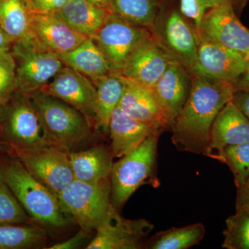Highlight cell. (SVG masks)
Segmentation results:
<instances>
[{
	"label": "cell",
	"mask_w": 249,
	"mask_h": 249,
	"mask_svg": "<svg viewBox=\"0 0 249 249\" xmlns=\"http://www.w3.org/2000/svg\"><path fill=\"white\" fill-rule=\"evenodd\" d=\"M0 169L5 184L28 215L50 227H63L69 224L57 196L36 179L20 160L15 158L0 161Z\"/></svg>",
	"instance_id": "obj_3"
},
{
	"label": "cell",
	"mask_w": 249,
	"mask_h": 249,
	"mask_svg": "<svg viewBox=\"0 0 249 249\" xmlns=\"http://www.w3.org/2000/svg\"><path fill=\"white\" fill-rule=\"evenodd\" d=\"M206 229L201 223L181 228H172L158 232L145 242L147 249H187L199 245L204 239Z\"/></svg>",
	"instance_id": "obj_26"
},
{
	"label": "cell",
	"mask_w": 249,
	"mask_h": 249,
	"mask_svg": "<svg viewBox=\"0 0 249 249\" xmlns=\"http://www.w3.org/2000/svg\"><path fill=\"white\" fill-rule=\"evenodd\" d=\"M154 226L145 219H127L114 209L96 229V235L88 249H137L143 248L145 237Z\"/></svg>",
	"instance_id": "obj_10"
},
{
	"label": "cell",
	"mask_w": 249,
	"mask_h": 249,
	"mask_svg": "<svg viewBox=\"0 0 249 249\" xmlns=\"http://www.w3.org/2000/svg\"><path fill=\"white\" fill-rule=\"evenodd\" d=\"M10 38L0 26V51H9Z\"/></svg>",
	"instance_id": "obj_39"
},
{
	"label": "cell",
	"mask_w": 249,
	"mask_h": 249,
	"mask_svg": "<svg viewBox=\"0 0 249 249\" xmlns=\"http://www.w3.org/2000/svg\"><path fill=\"white\" fill-rule=\"evenodd\" d=\"M47 241L42 228L29 224L0 225V249H32Z\"/></svg>",
	"instance_id": "obj_28"
},
{
	"label": "cell",
	"mask_w": 249,
	"mask_h": 249,
	"mask_svg": "<svg viewBox=\"0 0 249 249\" xmlns=\"http://www.w3.org/2000/svg\"><path fill=\"white\" fill-rule=\"evenodd\" d=\"M45 92L95 120L96 88L86 76L71 67H63L47 85Z\"/></svg>",
	"instance_id": "obj_14"
},
{
	"label": "cell",
	"mask_w": 249,
	"mask_h": 249,
	"mask_svg": "<svg viewBox=\"0 0 249 249\" xmlns=\"http://www.w3.org/2000/svg\"><path fill=\"white\" fill-rule=\"evenodd\" d=\"M149 37L150 34L143 27L134 25L110 11L92 38L104 53L112 73H120L129 57Z\"/></svg>",
	"instance_id": "obj_8"
},
{
	"label": "cell",
	"mask_w": 249,
	"mask_h": 249,
	"mask_svg": "<svg viewBox=\"0 0 249 249\" xmlns=\"http://www.w3.org/2000/svg\"><path fill=\"white\" fill-rule=\"evenodd\" d=\"M192 75L172 59L163 74L152 88L170 127L189 97Z\"/></svg>",
	"instance_id": "obj_16"
},
{
	"label": "cell",
	"mask_w": 249,
	"mask_h": 249,
	"mask_svg": "<svg viewBox=\"0 0 249 249\" xmlns=\"http://www.w3.org/2000/svg\"><path fill=\"white\" fill-rule=\"evenodd\" d=\"M4 184V179H3L2 174H1V169H0V187Z\"/></svg>",
	"instance_id": "obj_41"
},
{
	"label": "cell",
	"mask_w": 249,
	"mask_h": 249,
	"mask_svg": "<svg viewBox=\"0 0 249 249\" xmlns=\"http://www.w3.org/2000/svg\"><path fill=\"white\" fill-rule=\"evenodd\" d=\"M34 13L29 0H0V26L10 40L16 42L32 37Z\"/></svg>",
	"instance_id": "obj_25"
},
{
	"label": "cell",
	"mask_w": 249,
	"mask_h": 249,
	"mask_svg": "<svg viewBox=\"0 0 249 249\" xmlns=\"http://www.w3.org/2000/svg\"><path fill=\"white\" fill-rule=\"evenodd\" d=\"M12 53L16 62L18 89L27 95L43 89L64 67L58 54L33 36L16 41Z\"/></svg>",
	"instance_id": "obj_7"
},
{
	"label": "cell",
	"mask_w": 249,
	"mask_h": 249,
	"mask_svg": "<svg viewBox=\"0 0 249 249\" xmlns=\"http://www.w3.org/2000/svg\"><path fill=\"white\" fill-rule=\"evenodd\" d=\"M192 75L189 97L170 128L178 151L209 157L210 132L216 116L232 101V83Z\"/></svg>",
	"instance_id": "obj_1"
},
{
	"label": "cell",
	"mask_w": 249,
	"mask_h": 249,
	"mask_svg": "<svg viewBox=\"0 0 249 249\" xmlns=\"http://www.w3.org/2000/svg\"><path fill=\"white\" fill-rule=\"evenodd\" d=\"M17 89L14 55L10 51H0V106L9 101Z\"/></svg>",
	"instance_id": "obj_32"
},
{
	"label": "cell",
	"mask_w": 249,
	"mask_h": 249,
	"mask_svg": "<svg viewBox=\"0 0 249 249\" xmlns=\"http://www.w3.org/2000/svg\"><path fill=\"white\" fill-rule=\"evenodd\" d=\"M197 35V58L191 74L232 83L245 71L249 59L243 54Z\"/></svg>",
	"instance_id": "obj_9"
},
{
	"label": "cell",
	"mask_w": 249,
	"mask_h": 249,
	"mask_svg": "<svg viewBox=\"0 0 249 249\" xmlns=\"http://www.w3.org/2000/svg\"><path fill=\"white\" fill-rule=\"evenodd\" d=\"M234 92L245 91L249 92V60L245 71L232 83Z\"/></svg>",
	"instance_id": "obj_38"
},
{
	"label": "cell",
	"mask_w": 249,
	"mask_h": 249,
	"mask_svg": "<svg viewBox=\"0 0 249 249\" xmlns=\"http://www.w3.org/2000/svg\"><path fill=\"white\" fill-rule=\"evenodd\" d=\"M69 0H29L34 12L54 14L65 6Z\"/></svg>",
	"instance_id": "obj_34"
},
{
	"label": "cell",
	"mask_w": 249,
	"mask_h": 249,
	"mask_svg": "<svg viewBox=\"0 0 249 249\" xmlns=\"http://www.w3.org/2000/svg\"><path fill=\"white\" fill-rule=\"evenodd\" d=\"M89 232L85 231L83 230H80L79 232H77L76 235L68 240L60 242V243L55 244L52 247H49V249H77L83 244L86 240L87 237Z\"/></svg>",
	"instance_id": "obj_35"
},
{
	"label": "cell",
	"mask_w": 249,
	"mask_h": 249,
	"mask_svg": "<svg viewBox=\"0 0 249 249\" xmlns=\"http://www.w3.org/2000/svg\"><path fill=\"white\" fill-rule=\"evenodd\" d=\"M249 142V120L230 101L216 116L210 132L209 158L222 162L224 148Z\"/></svg>",
	"instance_id": "obj_17"
},
{
	"label": "cell",
	"mask_w": 249,
	"mask_h": 249,
	"mask_svg": "<svg viewBox=\"0 0 249 249\" xmlns=\"http://www.w3.org/2000/svg\"><path fill=\"white\" fill-rule=\"evenodd\" d=\"M30 96L54 146L70 151L89 137V119L74 107L44 91Z\"/></svg>",
	"instance_id": "obj_5"
},
{
	"label": "cell",
	"mask_w": 249,
	"mask_h": 249,
	"mask_svg": "<svg viewBox=\"0 0 249 249\" xmlns=\"http://www.w3.org/2000/svg\"><path fill=\"white\" fill-rule=\"evenodd\" d=\"M163 0H111L110 11L129 23L142 27L155 25Z\"/></svg>",
	"instance_id": "obj_27"
},
{
	"label": "cell",
	"mask_w": 249,
	"mask_h": 249,
	"mask_svg": "<svg viewBox=\"0 0 249 249\" xmlns=\"http://www.w3.org/2000/svg\"><path fill=\"white\" fill-rule=\"evenodd\" d=\"M232 101L249 120V92L235 91L233 93Z\"/></svg>",
	"instance_id": "obj_36"
},
{
	"label": "cell",
	"mask_w": 249,
	"mask_h": 249,
	"mask_svg": "<svg viewBox=\"0 0 249 249\" xmlns=\"http://www.w3.org/2000/svg\"><path fill=\"white\" fill-rule=\"evenodd\" d=\"M29 222L28 214L4 183L0 187V225Z\"/></svg>",
	"instance_id": "obj_31"
},
{
	"label": "cell",
	"mask_w": 249,
	"mask_h": 249,
	"mask_svg": "<svg viewBox=\"0 0 249 249\" xmlns=\"http://www.w3.org/2000/svg\"><path fill=\"white\" fill-rule=\"evenodd\" d=\"M233 3L211 10L201 20L198 35L243 54L249 59V29L234 11Z\"/></svg>",
	"instance_id": "obj_11"
},
{
	"label": "cell",
	"mask_w": 249,
	"mask_h": 249,
	"mask_svg": "<svg viewBox=\"0 0 249 249\" xmlns=\"http://www.w3.org/2000/svg\"><path fill=\"white\" fill-rule=\"evenodd\" d=\"M124 79L125 88L119 107L126 114L137 120L159 124L165 129L169 128L153 90L127 78Z\"/></svg>",
	"instance_id": "obj_20"
},
{
	"label": "cell",
	"mask_w": 249,
	"mask_h": 249,
	"mask_svg": "<svg viewBox=\"0 0 249 249\" xmlns=\"http://www.w3.org/2000/svg\"><path fill=\"white\" fill-rule=\"evenodd\" d=\"M160 44L170 58L191 73L197 58L198 41L196 29L178 10L172 9L165 16Z\"/></svg>",
	"instance_id": "obj_13"
},
{
	"label": "cell",
	"mask_w": 249,
	"mask_h": 249,
	"mask_svg": "<svg viewBox=\"0 0 249 249\" xmlns=\"http://www.w3.org/2000/svg\"><path fill=\"white\" fill-rule=\"evenodd\" d=\"M243 1H245V0H243Z\"/></svg>",
	"instance_id": "obj_42"
},
{
	"label": "cell",
	"mask_w": 249,
	"mask_h": 249,
	"mask_svg": "<svg viewBox=\"0 0 249 249\" xmlns=\"http://www.w3.org/2000/svg\"><path fill=\"white\" fill-rule=\"evenodd\" d=\"M165 128L159 124L137 120L117 107L111 114L109 124L111 154L121 158L133 151L149 137L162 133Z\"/></svg>",
	"instance_id": "obj_18"
},
{
	"label": "cell",
	"mask_w": 249,
	"mask_h": 249,
	"mask_svg": "<svg viewBox=\"0 0 249 249\" xmlns=\"http://www.w3.org/2000/svg\"><path fill=\"white\" fill-rule=\"evenodd\" d=\"M20 93L0 106V150L16 159L54 146L30 98Z\"/></svg>",
	"instance_id": "obj_2"
},
{
	"label": "cell",
	"mask_w": 249,
	"mask_h": 249,
	"mask_svg": "<svg viewBox=\"0 0 249 249\" xmlns=\"http://www.w3.org/2000/svg\"><path fill=\"white\" fill-rule=\"evenodd\" d=\"M237 188L236 207L242 206L249 209V178L242 186Z\"/></svg>",
	"instance_id": "obj_37"
},
{
	"label": "cell",
	"mask_w": 249,
	"mask_h": 249,
	"mask_svg": "<svg viewBox=\"0 0 249 249\" xmlns=\"http://www.w3.org/2000/svg\"><path fill=\"white\" fill-rule=\"evenodd\" d=\"M171 60L160 43L150 37L129 57L119 74L152 89Z\"/></svg>",
	"instance_id": "obj_15"
},
{
	"label": "cell",
	"mask_w": 249,
	"mask_h": 249,
	"mask_svg": "<svg viewBox=\"0 0 249 249\" xmlns=\"http://www.w3.org/2000/svg\"><path fill=\"white\" fill-rule=\"evenodd\" d=\"M87 1L92 3L93 4L97 5V6H100V7L109 10V11H110L111 0H87Z\"/></svg>",
	"instance_id": "obj_40"
},
{
	"label": "cell",
	"mask_w": 249,
	"mask_h": 249,
	"mask_svg": "<svg viewBox=\"0 0 249 249\" xmlns=\"http://www.w3.org/2000/svg\"><path fill=\"white\" fill-rule=\"evenodd\" d=\"M230 2L234 4V0H179L178 9L187 19L194 23L196 30L209 11Z\"/></svg>",
	"instance_id": "obj_33"
},
{
	"label": "cell",
	"mask_w": 249,
	"mask_h": 249,
	"mask_svg": "<svg viewBox=\"0 0 249 249\" xmlns=\"http://www.w3.org/2000/svg\"><path fill=\"white\" fill-rule=\"evenodd\" d=\"M160 134L149 137L113 164L111 199L118 211L142 185L150 184L154 188L160 186L157 177V149Z\"/></svg>",
	"instance_id": "obj_4"
},
{
	"label": "cell",
	"mask_w": 249,
	"mask_h": 249,
	"mask_svg": "<svg viewBox=\"0 0 249 249\" xmlns=\"http://www.w3.org/2000/svg\"><path fill=\"white\" fill-rule=\"evenodd\" d=\"M31 32L41 45L58 54L71 52L88 38L69 27L55 14L34 12Z\"/></svg>",
	"instance_id": "obj_19"
},
{
	"label": "cell",
	"mask_w": 249,
	"mask_h": 249,
	"mask_svg": "<svg viewBox=\"0 0 249 249\" xmlns=\"http://www.w3.org/2000/svg\"><path fill=\"white\" fill-rule=\"evenodd\" d=\"M96 105L95 121L98 127L109 131L111 114L119 103L125 88V79L119 73L109 74L95 80Z\"/></svg>",
	"instance_id": "obj_24"
},
{
	"label": "cell",
	"mask_w": 249,
	"mask_h": 249,
	"mask_svg": "<svg viewBox=\"0 0 249 249\" xmlns=\"http://www.w3.org/2000/svg\"><path fill=\"white\" fill-rule=\"evenodd\" d=\"M58 55L64 65L94 81L112 73L104 53L91 37L87 38L71 52Z\"/></svg>",
	"instance_id": "obj_23"
},
{
	"label": "cell",
	"mask_w": 249,
	"mask_h": 249,
	"mask_svg": "<svg viewBox=\"0 0 249 249\" xmlns=\"http://www.w3.org/2000/svg\"><path fill=\"white\" fill-rule=\"evenodd\" d=\"M75 179L88 183H101L110 179L113 157L105 147L96 146L70 152Z\"/></svg>",
	"instance_id": "obj_21"
},
{
	"label": "cell",
	"mask_w": 249,
	"mask_h": 249,
	"mask_svg": "<svg viewBox=\"0 0 249 249\" xmlns=\"http://www.w3.org/2000/svg\"><path fill=\"white\" fill-rule=\"evenodd\" d=\"M222 163L231 171L236 187L242 186L249 178V142L225 147Z\"/></svg>",
	"instance_id": "obj_30"
},
{
	"label": "cell",
	"mask_w": 249,
	"mask_h": 249,
	"mask_svg": "<svg viewBox=\"0 0 249 249\" xmlns=\"http://www.w3.org/2000/svg\"><path fill=\"white\" fill-rule=\"evenodd\" d=\"M57 198L62 210L88 232L96 231L116 209L111 203L110 179L95 183L74 179Z\"/></svg>",
	"instance_id": "obj_6"
},
{
	"label": "cell",
	"mask_w": 249,
	"mask_h": 249,
	"mask_svg": "<svg viewBox=\"0 0 249 249\" xmlns=\"http://www.w3.org/2000/svg\"><path fill=\"white\" fill-rule=\"evenodd\" d=\"M18 160L56 196L75 179L70 152L62 147H46Z\"/></svg>",
	"instance_id": "obj_12"
},
{
	"label": "cell",
	"mask_w": 249,
	"mask_h": 249,
	"mask_svg": "<svg viewBox=\"0 0 249 249\" xmlns=\"http://www.w3.org/2000/svg\"><path fill=\"white\" fill-rule=\"evenodd\" d=\"M222 245L226 249H249V209L236 207L235 213L227 218Z\"/></svg>",
	"instance_id": "obj_29"
},
{
	"label": "cell",
	"mask_w": 249,
	"mask_h": 249,
	"mask_svg": "<svg viewBox=\"0 0 249 249\" xmlns=\"http://www.w3.org/2000/svg\"><path fill=\"white\" fill-rule=\"evenodd\" d=\"M109 12V10L87 0H69L54 14L76 32L92 38L104 24Z\"/></svg>",
	"instance_id": "obj_22"
}]
</instances>
